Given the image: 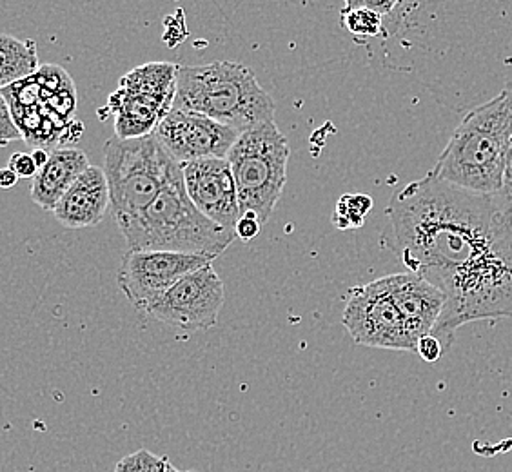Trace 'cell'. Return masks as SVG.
I'll return each instance as SVG.
<instances>
[{
  "label": "cell",
  "mask_w": 512,
  "mask_h": 472,
  "mask_svg": "<svg viewBox=\"0 0 512 472\" xmlns=\"http://www.w3.org/2000/svg\"><path fill=\"white\" fill-rule=\"evenodd\" d=\"M385 215L407 271L445 295L434 327L444 351L478 320L512 318V206L431 173L394 193Z\"/></svg>",
  "instance_id": "obj_1"
},
{
  "label": "cell",
  "mask_w": 512,
  "mask_h": 472,
  "mask_svg": "<svg viewBox=\"0 0 512 472\" xmlns=\"http://www.w3.org/2000/svg\"><path fill=\"white\" fill-rule=\"evenodd\" d=\"M511 137L512 89L505 84L494 99L465 115L429 173L473 193L496 195L502 191Z\"/></svg>",
  "instance_id": "obj_2"
},
{
  "label": "cell",
  "mask_w": 512,
  "mask_h": 472,
  "mask_svg": "<svg viewBox=\"0 0 512 472\" xmlns=\"http://www.w3.org/2000/svg\"><path fill=\"white\" fill-rule=\"evenodd\" d=\"M120 231L129 251H169L215 258L237 240L235 233L198 211L184 184L182 166L173 158L166 184L153 204Z\"/></svg>",
  "instance_id": "obj_3"
},
{
  "label": "cell",
  "mask_w": 512,
  "mask_h": 472,
  "mask_svg": "<svg viewBox=\"0 0 512 472\" xmlns=\"http://www.w3.org/2000/svg\"><path fill=\"white\" fill-rule=\"evenodd\" d=\"M173 108L206 115L240 135L273 122L276 113L275 100L258 84L255 71L231 60L180 68Z\"/></svg>",
  "instance_id": "obj_4"
},
{
  "label": "cell",
  "mask_w": 512,
  "mask_h": 472,
  "mask_svg": "<svg viewBox=\"0 0 512 472\" xmlns=\"http://www.w3.org/2000/svg\"><path fill=\"white\" fill-rule=\"evenodd\" d=\"M171 157L155 135L109 138L104 148L111 209L120 229L135 222L166 184Z\"/></svg>",
  "instance_id": "obj_5"
},
{
  "label": "cell",
  "mask_w": 512,
  "mask_h": 472,
  "mask_svg": "<svg viewBox=\"0 0 512 472\" xmlns=\"http://www.w3.org/2000/svg\"><path fill=\"white\" fill-rule=\"evenodd\" d=\"M229 164L237 182L242 215L251 211L262 226L273 215L284 193L289 164V144L273 122L247 129L229 153Z\"/></svg>",
  "instance_id": "obj_6"
},
{
  "label": "cell",
  "mask_w": 512,
  "mask_h": 472,
  "mask_svg": "<svg viewBox=\"0 0 512 472\" xmlns=\"http://www.w3.org/2000/svg\"><path fill=\"white\" fill-rule=\"evenodd\" d=\"M180 66L171 62H149L131 69L109 95L108 106L100 109V118L115 117V137L142 138L153 135L168 117L177 97Z\"/></svg>",
  "instance_id": "obj_7"
},
{
  "label": "cell",
  "mask_w": 512,
  "mask_h": 472,
  "mask_svg": "<svg viewBox=\"0 0 512 472\" xmlns=\"http://www.w3.org/2000/svg\"><path fill=\"white\" fill-rule=\"evenodd\" d=\"M342 322L355 344L416 353V342L407 333L385 276L351 289Z\"/></svg>",
  "instance_id": "obj_8"
},
{
  "label": "cell",
  "mask_w": 512,
  "mask_h": 472,
  "mask_svg": "<svg viewBox=\"0 0 512 472\" xmlns=\"http://www.w3.org/2000/svg\"><path fill=\"white\" fill-rule=\"evenodd\" d=\"M224 298V282L209 264L184 276L157 302L149 305L146 313L180 333L191 335L217 324Z\"/></svg>",
  "instance_id": "obj_9"
},
{
  "label": "cell",
  "mask_w": 512,
  "mask_h": 472,
  "mask_svg": "<svg viewBox=\"0 0 512 472\" xmlns=\"http://www.w3.org/2000/svg\"><path fill=\"white\" fill-rule=\"evenodd\" d=\"M215 256L169 251H128L117 273V284L131 305L148 311L149 305L178 284L184 276L209 266Z\"/></svg>",
  "instance_id": "obj_10"
},
{
  "label": "cell",
  "mask_w": 512,
  "mask_h": 472,
  "mask_svg": "<svg viewBox=\"0 0 512 472\" xmlns=\"http://www.w3.org/2000/svg\"><path fill=\"white\" fill-rule=\"evenodd\" d=\"M153 135L180 166L207 158H227L240 137L237 129L227 128L213 118L175 108Z\"/></svg>",
  "instance_id": "obj_11"
},
{
  "label": "cell",
  "mask_w": 512,
  "mask_h": 472,
  "mask_svg": "<svg viewBox=\"0 0 512 472\" xmlns=\"http://www.w3.org/2000/svg\"><path fill=\"white\" fill-rule=\"evenodd\" d=\"M191 202L202 215L235 233L242 217L237 182L227 158H207L182 166ZM237 235V233H235Z\"/></svg>",
  "instance_id": "obj_12"
},
{
  "label": "cell",
  "mask_w": 512,
  "mask_h": 472,
  "mask_svg": "<svg viewBox=\"0 0 512 472\" xmlns=\"http://www.w3.org/2000/svg\"><path fill=\"white\" fill-rule=\"evenodd\" d=\"M385 280L402 313L407 333L416 345L424 336L433 335L434 327L444 313V293L427 278L411 271L385 276Z\"/></svg>",
  "instance_id": "obj_13"
},
{
  "label": "cell",
  "mask_w": 512,
  "mask_h": 472,
  "mask_svg": "<svg viewBox=\"0 0 512 472\" xmlns=\"http://www.w3.org/2000/svg\"><path fill=\"white\" fill-rule=\"evenodd\" d=\"M109 206L108 177L99 166H89L60 200L53 215L62 226L84 229L100 224Z\"/></svg>",
  "instance_id": "obj_14"
},
{
  "label": "cell",
  "mask_w": 512,
  "mask_h": 472,
  "mask_svg": "<svg viewBox=\"0 0 512 472\" xmlns=\"http://www.w3.org/2000/svg\"><path fill=\"white\" fill-rule=\"evenodd\" d=\"M88 155L79 148L51 151L50 160L33 178L31 198L46 211H55L75 180L89 168Z\"/></svg>",
  "instance_id": "obj_15"
},
{
  "label": "cell",
  "mask_w": 512,
  "mask_h": 472,
  "mask_svg": "<svg viewBox=\"0 0 512 472\" xmlns=\"http://www.w3.org/2000/svg\"><path fill=\"white\" fill-rule=\"evenodd\" d=\"M0 88H8L31 79L39 71V55L35 40H19L8 33L0 35Z\"/></svg>",
  "instance_id": "obj_16"
},
{
  "label": "cell",
  "mask_w": 512,
  "mask_h": 472,
  "mask_svg": "<svg viewBox=\"0 0 512 472\" xmlns=\"http://www.w3.org/2000/svg\"><path fill=\"white\" fill-rule=\"evenodd\" d=\"M342 26L358 42L376 37H387L384 17L376 11L369 10L362 0H347L342 10Z\"/></svg>",
  "instance_id": "obj_17"
},
{
  "label": "cell",
  "mask_w": 512,
  "mask_h": 472,
  "mask_svg": "<svg viewBox=\"0 0 512 472\" xmlns=\"http://www.w3.org/2000/svg\"><path fill=\"white\" fill-rule=\"evenodd\" d=\"M373 209V198L362 193L355 195H344L336 202L335 213H333V224L338 229H358L365 224V218Z\"/></svg>",
  "instance_id": "obj_18"
},
{
  "label": "cell",
  "mask_w": 512,
  "mask_h": 472,
  "mask_svg": "<svg viewBox=\"0 0 512 472\" xmlns=\"http://www.w3.org/2000/svg\"><path fill=\"white\" fill-rule=\"evenodd\" d=\"M115 472H198V471H178L173 463L169 462L166 456H158L148 449H140L137 453L128 454L122 458Z\"/></svg>",
  "instance_id": "obj_19"
},
{
  "label": "cell",
  "mask_w": 512,
  "mask_h": 472,
  "mask_svg": "<svg viewBox=\"0 0 512 472\" xmlns=\"http://www.w3.org/2000/svg\"><path fill=\"white\" fill-rule=\"evenodd\" d=\"M35 80L39 82L40 88L51 91V93L75 89V84H73V80L69 79L68 73L59 66H53V64L40 66L37 75H35Z\"/></svg>",
  "instance_id": "obj_20"
},
{
  "label": "cell",
  "mask_w": 512,
  "mask_h": 472,
  "mask_svg": "<svg viewBox=\"0 0 512 472\" xmlns=\"http://www.w3.org/2000/svg\"><path fill=\"white\" fill-rule=\"evenodd\" d=\"M19 138H24V135L13 118L10 106L6 100L0 99V144L8 146L10 142Z\"/></svg>",
  "instance_id": "obj_21"
},
{
  "label": "cell",
  "mask_w": 512,
  "mask_h": 472,
  "mask_svg": "<svg viewBox=\"0 0 512 472\" xmlns=\"http://www.w3.org/2000/svg\"><path fill=\"white\" fill-rule=\"evenodd\" d=\"M416 353L427 364H434L444 356V345L436 336L427 335L416 345Z\"/></svg>",
  "instance_id": "obj_22"
},
{
  "label": "cell",
  "mask_w": 512,
  "mask_h": 472,
  "mask_svg": "<svg viewBox=\"0 0 512 472\" xmlns=\"http://www.w3.org/2000/svg\"><path fill=\"white\" fill-rule=\"evenodd\" d=\"M8 168L19 178H35L39 175V168H37L33 157L28 153H13Z\"/></svg>",
  "instance_id": "obj_23"
},
{
  "label": "cell",
  "mask_w": 512,
  "mask_h": 472,
  "mask_svg": "<svg viewBox=\"0 0 512 472\" xmlns=\"http://www.w3.org/2000/svg\"><path fill=\"white\" fill-rule=\"evenodd\" d=\"M260 229H262L260 218L256 217L255 213L247 211V213H244V215L240 217V220H238L235 233H237V238H240L242 242H251L253 238L258 236Z\"/></svg>",
  "instance_id": "obj_24"
},
{
  "label": "cell",
  "mask_w": 512,
  "mask_h": 472,
  "mask_svg": "<svg viewBox=\"0 0 512 472\" xmlns=\"http://www.w3.org/2000/svg\"><path fill=\"white\" fill-rule=\"evenodd\" d=\"M512 89V82H507ZM500 195H502L509 204L512 206V137L511 142H509V151H507V162H505V177H503V187L502 191H500Z\"/></svg>",
  "instance_id": "obj_25"
},
{
  "label": "cell",
  "mask_w": 512,
  "mask_h": 472,
  "mask_svg": "<svg viewBox=\"0 0 512 472\" xmlns=\"http://www.w3.org/2000/svg\"><path fill=\"white\" fill-rule=\"evenodd\" d=\"M82 133H84V124L79 120H73V122H69L68 128L62 131L60 142H77L82 137Z\"/></svg>",
  "instance_id": "obj_26"
},
{
  "label": "cell",
  "mask_w": 512,
  "mask_h": 472,
  "mask_svg": "<svg viewBox=\"0 0 512 472\" xmlns=\"http://www.w3.org/2000/svg\"><path fill=\"white\" fill-rule=\"evenodd\" d=\"M17 182H19V177L10 168L0 171V186H2V189H11Z\"/></svg>",
  "instance_id": "obj_27"
},
{
  "label": "cell",
  "mask_w": 512,
  "mask_h": 472,
  "mask_svg": "<svg viewBox=\"0 0 512 472\" xmlns=\"http://www.w3.org/2000/svg\"><path fill=\"white\" fill-rule=\"evenodd\" d=\"M50 155L51 153H48L46 149H35V151H33V155H31V157H33V160H35V164H37V168H39V171L40 169L44 168L46 164H48V160H50Z\"/></svg>",
  "instance_id": "obj_28"
}]
</instances>
